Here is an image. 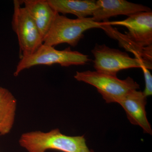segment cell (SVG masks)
Masks as SVG:
<instances>
[{
    "label": "cell",
    "mask_w": 152,
    "mask_h": 152,
    "mask_svg": "<svg viewBox=\"0 0 152 152\" xmlns=\"http://www.w3.org/2000/svg\"><path fill=\"white\" fill-rule=\"evenodd\" d=\"M53 10L63 15L71 14L77 18L93 16L96 8V1L94 0H47Z\"/></svg>",
    "instance_id": "11"
},
{
    "label": "cell",
    "mask_w": 152,
    "mask_h": 152,
    "mask_svg": "<svg viewBox=\"0 0 152 152\" xmlns=\"http://www.w3.org/2000/svg\"><path fill=\"white\" fill-rule=\"evenodd\" d=\"M104 25L103 22H95L92 18L70 19L57 13L43 44L54 47L66 43L75 47L83 38L86 31L95 28H102Z\"/></svg>",
    "instance_id": "3"
},
{
    "label": "cell",
    "mask_w": 152,
    "mask_h": 152,
    "mask_svg": "<svg viewBox=\"0 0 152 152\" xmlns=\"http://www.w3.org/2000/svg\"><path fill=\"white\" fill-rule=\"evenodd\" d=\"M96 6L91 17L96 22L107 21L112 17L118 15L129 17L138 13L151 11L146 6L125 0H98L96 1Z\"/></svg>",
    "instance_id": "9"
},
{
    "label": "cell",
    "mask_w": 152,
    "mask_h": 152,
    "mask_svg": "<svg viewBox=\"0 0 152 152\" xmlns=\"http://www.w3.org/2000/svg\"><path fill=\"white\" fill-rule=\"evenodd\" d=\"M12 24L18 37L21 57L31 54L43 44V39L35 23L21 1L15 0Z\"/></svg>",
    "instance_id": "6"
},
{
    "label": "cell",
    "mask_w": 152,
    "mask_h": 152,
    "mask_svg": "<svg viewBox=\"0 0 152 152\" xmlns=\"http://www.w3.org/2000/svg\"><path fill=\"white\" fill-rule=\"evenodd\" d=\"M118 104L125 110L128 120L132 124L139 126L144 133L152 135L151 126L145 111L147 97L142 91L137 90L132 91Z\"/></svg>",
    "instance_id": "8"
},
{
    "label": "cell",
    "mask_w": 152,
    "mask_h": 152,
    "mask_svg": "<svg viewBox=\"0 0 152 152\" xmlns=\"http://www.w3.org/2000/svg\"><path fill=\"white\" fill-rule=\"evenodd\" d=\"M19 143L28 152H46L49 150L62 152H95L87 146L84 136L66 135L58 129L48 132L35 131L23 133Z\"/></svg>",
    "instance_id": "1"
},
{
    "label": "cell",
    "mask_w": 152,
    "mask_h": 152,
    "mask_svg": "<svg viewBox=\"0 0 152 152\" xmlns=\"http://www.w3.org/2000/svg\"><path fill=\"white\" fill-rule=\"evenodd\" d=\"M17 100L13 94L0 87V135L8 134L12 129L15 120Z\"/></svg>",
    "instance_id": "12"
},
{
    "label": "cell",
    "mask_w": 152,
    "mask_h": 152,
    "mask_svg": "<svg viewBox=\"0 0 152 152\" xmlns=\"http://www.w3.org/2000/svg\"><path fill=\"white\" fill-rule=\"evenodd\" d=\"M110 26H123L128 28L127 38L142 48L152 47V12H142L132 15L123 20L103 21Z\"/></svg>",
    "instance_id": "7"
},
{
    "label": "cell",
    "mask_w": 152,
    "mask_h": 152,
    "mask_svg": "<svg viewBox=\"0 0 152 152\" xmlns=\"http://www.w3.org/2000/svg\"><path fill=\"white\" fill-rule=\"evenodd\" d=\"M144 76L145 87L143 94L145 96H151L152 94V76L149 69L145 67L141 68Z\"/></svg>",
    "instance_id": "14"
},
{
    "label": "cell",
    "mask_w": 152,
    "mask_h": 152,
    "mask_svg": "<svg viewBox=\"0 0 152 152\" xmlns=\"http://www.w3.org/2000/svg\"><path fill=\"white\" fill-rule=\"evenodd\" d=\"M89 61L88 56L72 50L70 47L60 50L43 44L31 54L21 57L14 75L18 77L23 71L36 66H51L56 64L64 67L84 65Z\"/></svg>",
    "instance_id": "2"
},
{
    "label": "cell",
    "mask_w": 152,
    "mask_h": 152,
    "mask_svg": "<svg viewBox=\"0 0 152 152\" xmlns=\"http://www.w3.org/2000/svg\"><path fill=\"white\" fill-rule=\"evenodd\" d=\"M104 25L102 29L108 35L118 40L121 47L124 48L128 51L133 53L135 56V58L152 63V47L145 48H139L128 39L125 35L120 33L111 26L105 24L104 22Z\"/></svg>",
    "instance_id": "13"
},
{
    "label": "cell",
    "mask_w": 152,
    "mask_h": 152,
    "mask_svg": "<svg viewBox=\"0 0 152 152\" xmlns=\"http://www.w3.org/2000/svg\"><path fill=\"white\" fill-rule=\"evenodd\" d=\"M21 1L35 23L44 41L57 12L49 5L47 0H23Z\"/></svg>",
    "instance_id": "10"
},
{
    "label": "cell",
    "mask_w": 152,
    "mask_h": 152,
    "mask_svg": "<svg viewBox=\"0 0 152 152\" xmlns=\"http://www.w3.org/2000/svg\"><path fill=\"white\" fill-rule=\"evenodd\" d=\"M74 77L78 81L95 87L108 104L118 103L130 92L140 88L138 84L130 77L120 80L117 76L97 71L77 72Z\"/></svg>",
    "instance_id": "4"
},
{
    "label": "cell",
    "mask_w": 152,
    "mask_h": 152,
    "mask_svg": "<svg viewBox=\"0 0 152 152\" xmlns=\"http://www.w3.org/2000/svg\"><path fill=\"white\" fill-rule=\"evenodd\" d=\"M91 52L94 57V67L96 71L109 75L117 76L119 71L130 68L144 67L152 69V63L132 58L127 53L105 45L96 44Z\"/></svg>",
    "instance_id": "5"
}]
</instances>
